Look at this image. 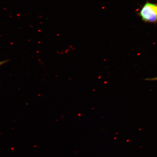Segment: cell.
<instances>
[{"label": "cell", "mask_w": 157, "mask_h": 157, "mask_svg": "<svg viewBox=\"0 0 157 157\" xmlns=\"http://www.w3.org/2000/svg\"><path fill=\"white\" fill-rule=\"evenodd\" d=\"M138 14L145 22L157 23V3L147 2Z\"/></svg>", "instance_id": "6da1fadb"}, {"label": "cell", "mask_w": 157, "mask_h": 157, "mask_svg": "<svg viewBox=\"0 0 157 157\" xmlns=\"http://www.w3.org/2000/svg\"><path fill=\"white\" fill-rule=\"evenodd\" d=\"M146 80H148V81H157V77L153 78H147L146 79H145Z\"/></svg>", "instance_id": "7a4b0ae2"}]
</instances>
